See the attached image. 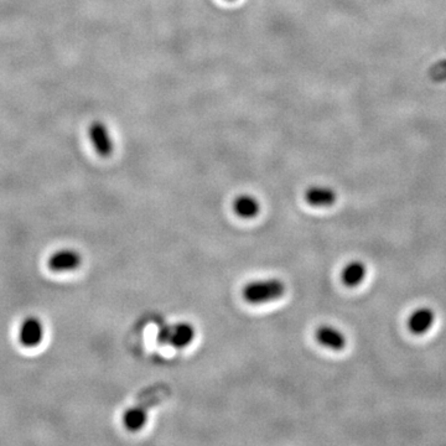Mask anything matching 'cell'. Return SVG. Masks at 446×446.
<instances>
[{"mask_svg": "<svg viewBox=\"0 0 446 446\" xmlns=\"http://www.w3.org/2000/svg\"><path fill=\"white\" fill-rule=\"evenodd\" d=\"M305 200L314 207H328L336 201V194L326 186H313L305 192Z\"/></svg>", "mask_w": 446, "mask_h": 446, "instance_id": "ba28073f", "label": "cell"}, {"mask_svg": "<svg viewBox=\"0 0 446 446\" xmlns=\"http://www.w3.org/2000/svg\"><path fill=\"white\" fill-rule=\"evenodd\" d=\"M228 1H233V0H228Z\"/></svg>", "mask_w": 446, "mask_h": 446, "instance_id": "4fadbf2b", "label": "cell"}, {"mask_svg": "<svg viewBox=\"0 0 446 446\" xmlns=\"http://www.w3.org/2000/svg\"><path fill=\"white\" fill-rule=\"evenodd\" d=\"M89 137L93 147L101 156H109L113 153V139L104 124L99 122L92 124V127L89 128Z\"/></svg>", "mask_w": 446, "mask_h": 446, "instance_id": "277c9868", "label": "cell"}, {"mask_svg": "<svg viewBox=\"0 0 446 446\" xmlns=\"http://www.w3.org/2000/svg\"><path fill=\"white\" fill-rule=\"evenodd\" d=\"M435 323V314L429 308H421L411 314L408 328L414 335H424Z\"/></svg>", "mask_w": 446, "mask_h": 446, "instance_id": "52a82bcc", "label": "cell"}, {"mask_svg": "<svg viewBox=\"0 0 446 446\" xmlns=\"http://www.w3.org/2000/svg\"><path fill=\"white\" fill-rule=\"evenodd\" d=\"M170 330H171V325H166V326L160 328L159 333H158V341L160 344L169 345Z\"/></svg>", "mask_w": 446, "mask_h": 446, "instance_id": "7c38bea8", "label": "cell"}, {"mask_svg": "<svg viewBox=\"0 0 446 446\" xmlns=\"http://www.w3.org/2000/svg\"><path fill=\"white\" fill-rule=\"evenodd\" d=\"M44 333H45V328L42 320L36 316H29L21 323L20 330H19V341L23 346L34 349L42 344Z\"/></svg>", "mask_w": 446, "mask_h": 446, "instance_id": "7a4b0ae2", "label": "cell"}, {"mask_svg": "<svg viewBox=\"0 0 446 446\" xmlns=\"http://www.w3.org/2000/svg\"><path fill=\"white\" fill-rule=\"evenodd\" d=\"M233 211L241 218H253L259 213L261 205L256 197L251 195H241L233 201Z\"/></svg>", "mask_w": 446, "mask_h": 446, "instance_id": "30bf717a", "label": "cell"}, {"mask_svg": "<svg viewBox=\"0 0 446 446\" xmlns=\"http://www.w3.org/2000/svg\"><path fill=\"white\" fill-rule=\"evenodd\" d=\"M148 421L147 405H135L129 408L123 414V424L129 431H139L143 429Z\"/></svg>", "mask_w": 446, "mask_h": 446, "instance_id": "9c48e42d", "label": "cell"}, {"mask_svg": "<svg viewBox=\"0 0 446 446\" xmlns=\"http://www.w3.org/2000/svg\"><path fill=\"white\" fill-rule=\"evenodd\" d=\"M285 292V284L279 279H266L256 280L247 284L242 290V297L247 303L264 304L278 300Z\"/></svg>", "mask_w": 446, "mask_h": 446, "instance_id": "6da1fadb", "label": "cell"}, {"mask_svg": "<svg viewBox=\"0 0 446 446\" xmlns=\"http://www.w3.org/2000/svg\"><path fill=\"white\" fill-rule=\"evenodd\" d=\"M82 264V256L73 249H62L52 254L47 261V267L52 272H72Z\"/></svg>", "mask_w": 446, "mask_h": 446, "instance_id": "3957f363", "label": "cell"}, {"mask_svg": "<svg viewBox=\"0 0 446 446\" xmlns=\"http://www.w3.org/2000/svg\"><path fill=\"white\" fill-rule=\"evenodd\" d=\"M366 274H367L366 266L364 263L356 261V262L349 263L344 268V271L341 273V279L346 287H359V284L364 282Z\"/></svg>", "mask_w": 446, "mask_h": 446, "instance_id": "8fae6325", "label": "cell"}, {"mask_svg": "<svg viewBox=\"0 0 446 446\" xmlns=\"http://www.w3.org/2000/svg\"><path fill=\"white\" fill-rule=\"evenodd\" d=\"M315 337L318 341V344L323 345L326 349H335V351H341L346 346V337L344 333L340 331L339 328H335L333 326L323 325L316 330Z\"/></svg>", "mask_w": 446, "mask_h": 446, "instance_id": "5b68a950", "label": "cell"}, {"mask_svg": "<svg viewBox=\"0 0 446 446\" xmlns=\"http://www.w3.org/2000/svg\"><path fill=\"white\" fill-rule=\"evenodd\" d=\"M195 328L190 323L171 325L169 345L175 349H185L195 339Z\"/></svg>", "mask_w": 446, "mask_h": 446, "instance_id": "8992f818", "label": "cell"}]
</instances>
